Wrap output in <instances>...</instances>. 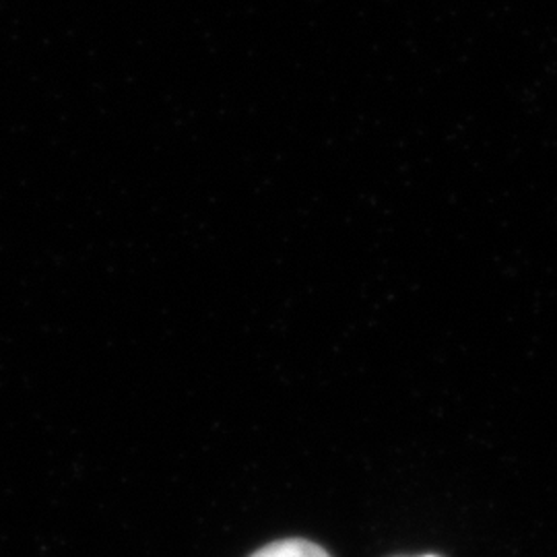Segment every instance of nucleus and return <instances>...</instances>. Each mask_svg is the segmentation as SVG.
<instances>
[{
	"label": "nucleus",
	"mask_w": 557,
	"mask_h": 557,
	"mask_svg": "<svg viewBox=\"0 0 557 557\" xmlns=\"http://www.w3.org/2000/svg\"><path fill=\"white\" fill-rule=\"evenodd\" d=\"M425 557H436V556H425Z\"/></svg>",
	"instance_id": "nucleus-2"
},
{
	"label": "nucleus",
	"mask_w": 557,
	"mask_h": 557,
	"mask_svg": "<svg viewBox=\"0 0 557 557\" xmlns=\"http://www.w3.org/2000/svg\"><path fill=\"white\" fill-rule=\"evenodd\" d=\"M250 557H331L320 545L306 539H285L262 547Z\"/></svg>",
	"instance_id": "nucleus-1"
}]
</instances>
